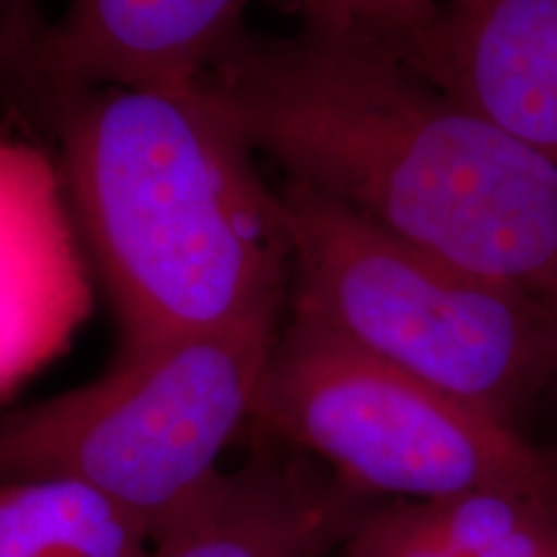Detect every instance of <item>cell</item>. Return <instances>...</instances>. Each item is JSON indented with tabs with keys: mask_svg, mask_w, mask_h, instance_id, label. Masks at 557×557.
<instances>
[{
	"mask_svg": "<svg viewBox=\"0 0 557 557\" xmlns=\"http://www.w3.org/2000/svg\"><path fill=\"white\" fill-rule=\"evenodd\" d=\"M248 0H67L50 26H34L13 0L3 60L37 73L47 90L88 86L197 88L246 32Z\"/></svg>",
	"mask_w": 557,
	"mask_h": 557,
	"instance_id": "obj_6",
	"label": "cell"
},
{
	"mask_svg": "<svg viewBox=\"0 0 557 557\" xmlns=\"http://www.w3.org/2000/svg\"><path fill=\"white\" fill-rule=\"evenodd\" d=\"M73 323V263L45 156L0 132V393Z\"/></svg>",
	"mask_w": 557,
	"mask_h": 557,
	"instance_id": "obj_9",
	"label": "cell"
},
{
	"mask_svg": "<svg viewBox=\"0 0 557 557\" xmlns=\"http://www.w3.org/2000/svg\"><path fill=\"white\" fill-rule=\"evenodd\" d=\"M150 547L143 521L78 480L0 485V557H148Z\"/></svg>",
	"mask_w": 557,
	"mask_h": 557,
	"instance_id": "obj_10",
	"label": "cell"
},
{
	"mask_svg": "<svg viewBox=\"0 0 557 557\" xmlns=\"http://www.w3.org/2000/svg\"><path fill=\"white\" fill-rule=\"evenodd\" d=\"M542 549L545 524L537 537L521 545L480 553L444 527L431 500H389L369 508L341 542L336 557H542Z\"/></svg>",
	"mask_w": 557,
	"mask_h": 557,
	"instance_id": "obj_11",
	"label": "cell"
},
{
	"mask_svg": "<svg viewBox=\"0 0 557 557\" xmlns=\"http://www.w3.org/2000/svg\"><path fill=\"white\" fill-rule=\"evenodd\" d=\"M549 468V491H547V504L557 508V457H547Z\"/></svg>",
	"mask_w": 557,
	"mask_h": 557,
	"instance_id": "obj_15",
	"label": "cell"
},
{
	"mask_svg": "<svg viewBox=\"0 0 557 557\" xmlns=\"http://www.w3.org/2000/svg\"><path fill=\"white\" fill-rule=\"evenodd\" d=\"M400 58L557 169V0H447Z\"/></svg>",
	"mask_w": 557,
	"mask_h": 557,
	"instance_id": "obj_7",
	"label": "cell"
},
{
	"mask_svg": "<svg viewBox=\"0 0 557 557\" xmlns=\"http://www.w3.org/2000/svg\"><path fill=\"white\" fill-rule=\"evenodd\" d=\"M542 557H557V508L553 506H549L545 521V549H542Z\"/></svg>",
	"mask_w": 557,
	"mask_h": 557,
	"instance_id": "obj_14",
	"label": "cell"
},
{
	"mask_svg": "<svg viewBox=\"0 0 557 557\" xmlns=\"http://www.w3.org/2000/svg\"><path fill=\"white\" fill-rule=\"evenodd\" d=\"M292 318L511 423L557 372V312L284 181Z\"/></svg>",
	"mask_w": 557,
	"mask_h": 557,
	"instance_id": "obj_3",
	"label": "cell"
},
{
	"mask_svg": "<svg viewBox=\"0 0 557 557\" xmlns=\"http://www.w3.org/2000/svg\"><path fill=\"white\" fill-rule=\"evenodd\" d=\"M52 122L124 354L282 323L278 191L197 88H54Z\"/></svg>",
	"mask_w": 557,
	"mask_h": 557,
	"instance_id": "obj_2",
	"label": "cell"
},
{
	"mask_svg": "<svg viewBox=\"0 0 557 557\" xmlns=\"http://www.w3.org/2000/svg\"><path fill=\"white\" fill-rule=\"evenodd\" d=\"M369 508L372 498L333 472L259 449L240 470L220 472L148 557H329Z\"/></svg>",
	"mask_w": 557,
	"mask_h": 557,
	"instance_id": "obj_8",
	"label": "cell"
},
{
	"mask_svg": "<svg viewBox=\"0 0 557 557\" xmlns=\"http://www.w3.org/2000/svg\"><path fill=\"white\" fill-rule=\"evenodd\" d=\"M447 0H364V34L406 54L442 16Z\"/></svg>",
	"mask_w": 557,
	"mask_h": 557,
	"instance_id": "obj_12",
	"label": "cell"
},
{
	"mask_svg": "<svg viewBox=\"0 0 557 557\" xmlns=\"http://www.w3.org/2000/svg\"><path fill=\"white\" fill-rule=\"evenodd\" d=\"M292 3H295L305 29L364 34V0H292Z\"/></svg>",
	"mask_w": 557,
	"mask_h": 557,
	"instance_id": "obj_13",
	"label": "cell"
},
{
	"mask_svg": "<svg viewBox=\"0 0 557 557\" xmlns=\"http://www.w3.org/2000/svg\"><path fill=\"white\" fill-rule=\"evenodd\" d=\"M253 423L367 498L470 491L547 498V455L511 423L385 364L302 318L278 325Z\"/></svg>",
	"mask_w": 557,
	"mask_h": 557,
	"instance_id": "obj_5",
	"label": "cell"
},
{
	"mask_svg": "<svg viewBox=\"0 0 557 557\" xmlns=\"http://www.w3.org/2000/svg\"><path fill=\"white\" fill-rule=\"evenodd\" d=\"M278 325L122 354L90 385L0 413V485L67 478L116 500L156 540L220 475L253 408Z\"/></svg>",
	"mask_w": 557,
	"mask_h": 557,
	"instance_id": "obj_4",
	"label": "cell"
},
{
	"mask_svg": "<svg viewBox=\"0 0 557 557\" xmlns=\"http://www.w3.org/2000/svg\"><path fill=\"white\" fill-rule=\"evenodd\" d=\"M0 3H9V0H0Z\"/></svg>",
	"mask_w": 557,
	"mask_h": 557,
	"instance_id": "obj_16",
	"label": "cell"
},
{
	"mask_svg": "<svg viewBox=\"0 0 557 557\" xmlns=\"http://www.w3.org/2000/svg\"><path fill=\"white\" fill-rule=\"evenodd\" d=\"M197 90L289 184L557 312V169L387 45L246 29Z\"/></svg>",
	"mask_w": 557,
	"mask_h": 557,
	"instance_id": "obj_1",
	"label": "cell"
}]
</instances>
